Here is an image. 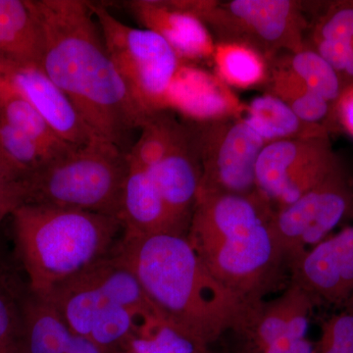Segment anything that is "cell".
Instances as JSON below:
<instances>
[{
  "label": "cell",
  "instance_id": "cell-18",
  "mask_svg": "<svg viewBox=\"0 0 353 353\" xmlns=\"http://www.w3.org/2000/svg\"><path fill=\"white\" fill-rule=\"evenodd\" d=\"M314 301L290 283L282 296L262 305L254 326L246 334L252 353H259L287 334L306 336Z\"/></svg>",
  "mask_w": 353,
  "mask_h": 353
},
{
  "label": "cell",
  "instance_id": "cell-24",
  "mask_svg": "<svg viewBox=\"0 0 353 353\" xmlns=\"http://www.w3.org/2000/svg\"><path fill=\"white\" fill-rule=\"evenodd\" d=\"M269 63L289 70L310 90L329 102L334 111V106L343 90L340 77L333 67L307 44L303 50L282 53Z\"/></svg>",
  "mask_w": 353,
  "mask_h": 353
},
{
  "label": "cell",
  "instance_id": "cell-23",
  "mask_svg": "<svg viewBox=\"0 0 353 353\" xmlns=\"http://www.w3.org/2000/svg\"><path fill=\"white\" fill-rule=\"evenodd\" d=\"M212 58L216 76L229 87L250 88L267 82L269 62L250 46L215 43Z\"/></svg>",
  "mask_w": 353,
  "mask_h": 353
},
{
  "label": "cell",
  "instance_id": "cell-19",
  "mask_svg": "<svg viewBox=\"0 0 353 353\" xmlns=\"http://www.w3.org/2000/svg\"><path fill=\"white\" fill-rule=\"evenodd\" d=\"M43 37L30 0H0V61L39 66Z\"/></svg>",
  "mask_w": 353,
  "mask_h": 353
},
{
  "label": "cell",
  "instance_id": "cell-7",
  "mask_svg": "<svg viewBox=\"0 0 353 353\" xmlns=\"http://www.w3.org/2000/svg\"><path fill=\"white\" fill-rule=\"evenodd\" d=\"M197 17L216 43L243 44L271 61L306 46L301 2L292 0H229L197 3Z\"/></svg>",
  "mask_w": 353,
  "mask_h": 353
},
{
  "label": "cell",
  "instance_id": "cell-33",
  "mask_svg": "<svg viewBox=\"0 0 353 353\" xmlns=\"http://www.w3.org/2000/svg\"><path fill=\"white\" fill-rule=\"evenodd\" d=\"M64 353H104L92 341L74 334L69 347Z\"/></svg>",
  "mask_w": 353,
  "mask_h": 353
},
{
  "label": "cell",
  "instance_id": "cell-9",
  "mask_svg": "<svg viewBox=\"0 0 353 353\" xmlns=\"http://www.w3.org/2000/svg\"><path fill=\"white\" fill-rule=\"evenodd\" d=\"M43 301L72 333L88 339L104 353L125 352L138 324L139 315L106 294L88 267L57 285Z\"/></svg>",
  "mask_w": 353,
  "mask_h": 353
},
{
  "label": "cell",
  "instance_id": "cell-3",
  "mask_svg": "<svg viewBox=\"0 0 353 353\" xmlns=\"http://www.w3.org/2000/svg\"><path fill=\"white\" fill-rule=\"evenodd\" d=\"M275 208L259 192L199 194L187 238L218 281L250 303L282 283L288 267L273 226Z\"/></svg>",
  "mask_w": 353,
  "mask_h": 353
},
{
  "label": "cell",
  "instance_id": "cell-21",
  "mask_svg": "<svg viewBox=\"0 0 353 353\" xmlns=\"http://www.w3.org/2000/svg\"><path fill=\"white\" fill-rule=\"evenodd\" d=\"M126 352L208 353V347L155 307L139 319Z\"/></svg>",
  "mask_w": 353,
  "mask_h": 353
},
{
  "label": "cell",
  "instance_id": "cell-25",
  "mask_svg": "<svg viewBox=\"0 0 353 353\" xmlns=\"http://www.w3.org/2000/svg\"><path fill=\"white\" fill-rule=\"evenodd\" d=\"M0 119L24 132L52 158L74 148L65 143L38 110L13 88L0 99Z\"/></svg>",
  "mask_w": 353,
  "mask_h": 353
},
{
  "label": "cell",
  "instance_id": "cell-2",
  "mask_svg": "<svg viewBox=\"0 0 353 353\" xmlns=\"http://www.w3.org/2000/svg\"><path fill=\"white\" fill-rule=\"evenodd\" d=\"M111 253L137 276L158 310L206 347L226 332L245 336L263 305L221 284L185 234L124 233Z\"/></svg>",
  "mask_w": 353,
  "mask_h": 353
},
{
  "label": "cell",
  "instance_id": "cell-16",
  "mask_svg": "<svg viewBox=\"0 0 353 353\" xmlns=\"http://www.w3.org/2000/svg\"><path fill=\"white\" fill-rule=\"evenodd\" d=\"M119 220L126 234H183L174 222L152 174L129 157Z\"/></svg>",
  "mask_w": 353,
  "mask_h": 353
},
{
  "label": "cell",
  "instance_id": "cell-1",
  "mask_svg": "<svg viewBox=\"0 0 353 353\" xmlns=\"http://www.w3.org/2000/svg\"><path fill=\"white\" fill-rule=\"evenodd\" d=\"M43 37L39 68L99 138L122 148L148 117L113 63L92 2L30 0Z\"/></svg>",
  "mask_w": 353,
  "mask_h": 353
},
{
  "label": "cell",
  "instance_id": "cell-26",
  "mask_svg": "<svg viewBox=\"0 0 353 353\" xmlns=\"http://www.w3.org/2000/svg\"><path fill=\"white\" fill-rule=\"evenodd\" d=\"M336 72L343 90L353 83V4L336 18L330 41H310L306 43Z\"/></svg>",
  "mask_w": 353,
  "mask_h": 353
},
{
  "label": "cell",
  "instance_id": "cell-8",
  "mask_svg": "<svg viewBox=\"0 0 353 353\" xmlns=\"http://www.w3.org/2000/svg\"><path fill=\"white\" fill-rule=\"evenodd\" d=\"M201 164L199 194L256 192L255 169L263 139L243 116L190 123Z\"/></svg>",
  "mask_w": 353,
  "mask_h": 353
},
{
  "label": "cell",
  "instance_id": "cell-22",
  "mask_svg": "<svg viewBox=\"0 0 353 353\" xmlns=\"http://www.w3.org/2000/svg\"><path fill=\"white\" fill-rule=\"evenodd\" d=\"M269 67L268 79L265 83L266 94L284 102L304 122L328 129L325 122L334 114L333 106L289 70L270 63Z\"/></svg>",
  "mask_w": 353,
  "mask_h": 353
},
{
  "label": "cell",
  "instance_id": "cell-13",
  "mask_svg": "<svg viewBox=\"0 0 353 353\" xmlns=\"http://www.w3.org/2000/svg\"><path fill=\"white\" fill-rule=\"evenodd\" d=\"M165 204L181 233L187 236L196 208L201 170L192 128L183 123L173 145L152 169Z\"/></svg>",
  "mask_w": 353,
  "mask_h": 353
},
{
  "label": "cell",
  "instance_id": "cell-29",
  "mask_svg": "<svg viewBox=\"0 0 353 353\" xmlns=\"http://www.w3.org/2000/svg\"><path fill=\"white\" fill-rule=\"evenodd\" d=\"M314 353H353V307L324 323Z\"/></svg>",
  "mask_w": 353,
  "mask_h": 353
},
{
  "label": "cell",
  "instance_id": "cell-30",
  "mask_svg": "<svg viewBox=\"0 0 353 353\" xmlns=\"http://www.w3.org/2000/svg\"><path fill=\"white\" fill-rule=\"evenodd\" d=\"M23 204L20 181H12L0 173V223Z\"/></svg>",
  "mask_w": 353,
  "mask_h": 353
},
{
  "label": "cell",
  "instance_id": "cell-5",
  "mask_svg": "<svg viewBox=\"0 0 353 353\" xmlns=\"http://www.w3.org/2000/svg\"><path fill=\"white\" fill-rule=\"evenodd\" d=\"M127 171V152L111 141L95 138L21 180L23 204L79 209L119 219Z\"/></svg>",
  "mask_w": 353,
  "mask_h": 353
},
{
  "label": "cell",
  "instance_id": "cell-36",
  "mask_svg": "<svg viewBox=\"0 0 353 353\" xmlns=\"http://www.w3.org/2000/svg\"><path fill=\"white\" fill-rule=\"evenodd\" d=\"M121 353H132L131 352H121Z\"/></svg>",
  "mask_w": 353,
  "mask_h": 353
},
{
  "label": "cell",
  "instance_id": "cell-12",
  "mask_svg": "<svg viewBox=\"0 0 353 353\" xmlns=\"http://www.w3.org/2000/svg\"><path fill=\"white\" fill-rule=\"evenodd\" d=\"M290 283L314 303L353 307V226L328 236L290 264Z\"/></svg>",
  "mask_w": 353,
  "mask_h": 353
},
{
  "label": "cell",
  "instance_id": "cell-20",
  "mask_svg": "<svg viewBox=\"0 0 353 353\" xmlns=\"http://www.w3.org/2000/svg\"><path fill=\"white\" fill-rule=\"evenodd\" d=\"M243 117L266 143L328 134L327 128L304 122L284 102L269 94L255 97L245 105Z\"/></svg>",
  "mask_w": 353,
  "mask_h": 353
},
{
  "label": "cell",
  "instance_id": "cell-15",
  "mask_svg": "<svg viewBox=\"0 0 353 353\" xmlns=\"http://www.w3.org/2000/svg\"><path fill=\"white\" fill-rule=\"evenodd\" d=\"M126 4L137 20L166 39L179 57H212L214 39L205 24L192 13V1L134 0Z\"/></svg>",
  "mask_w": 353,
  "mask_h": 353
},
{
  "label": "cell",
  "instance_id": "cell-27",
  "mask_svg": "<svg viewBox=\"0 0 353 353\" xmlns=\"http://www.w3.org/2000/svg\"><path fill=\"white\" fill-rule=\"evenodd\" d=\"M0 148L19 172L21 180L53 159L36 141L2 119H0Z\"/></svg>",
  "mask_w": 353,
  "mask_h": 353
},
{
  "label": "cell",
  "instance_id": "cell-14",
  "mask_svg": "<svg viewBox=\"0 0 353 353\" xmlns=\"http://www.w3.org/2000/svg\"><path fill=\"white\" fill-rule=\"evenodd\" d=\"M11 87L38 110L65 143L82 146L99 137L90 129L68 97L39 66H9Z\"/></svg>",
  "mask_w": 353,
  "mask_h": 353
},
{
  "label": "cell",
  "instance_id": "cell-6",
  "mask_svg": "<svg viewBox=\"0 0 353 353\" xmlns=\"http://www.w3.org/2000/svg\"><path fill=\"white\" fill-rule=\"evenodd\" d=\"M102 38L134 101L150 115L169 104L180 59L168 41L152 30L121 22L102 4L92 2Z\"/></svg>",
  "mask_w": 353,
  "mask_h": 353
},
{
  "label": "cell",
  "instance_id": "cell-35",
  "mask_svg": "<svg viewBox=\"0 0 353 353\" xmlns=\"http://www.w3.org/2000/svg\"><path fill=\"white\" fill-rule=\"evenodd\" d=\"M12 90L7 77V64L0 61V99Z\"/></svg>",
  "mask_w": 353,
  "mask_h": 353
},
{
  "label": "cell",
  "instance_id": "cell-37",
  "mask_svg": "<svg viewBox=\"0 0 353 353\" xmlns=\"http://www.w3.org/2000/svg\"><path fill=\"white\" fill-rule=\"evenodd\" d=\"M0 353H12V352H0Z\"/></svg>",
  "mask_w": 353,
  "mask_h": 353
},
{
  "label": "cell",
  "instance_id": "cell-34",
  "mask_svg": "<svg viewBox=\"0 0 353 353\" xmlns=\"http://www.w3.org/2000/svg\"><path fill=\"white\" fill-rule=\"evenodd\" d=\"M0 173L12 181H21V175L15 166L7 158L6 153L0 148Z\"/></svg>",
  "mask_w": 353,
  "mask_h": 353
},
{
  "label": "cell",
  "instance_id": "cell-11",
  "mask_svg": "<svg viewBox=\"0 0 353 353\" xmlns=\"http://www.w3.org/2000/svg\"><path fill=\"white\" fill-rule=\"evenodd\" d=\"M353 208L350 179L339 166L319 185L289 205L276 209L273 226L288 267L328 238Z\"/></svg>",
  "mask_w": 353,
  "mask_h": 353
},
{
  "label": "cell",
  "instance_id": "cell-28",
  "mask_svg": "<svg viewBox=\"0 0 353 353\" xmlns=\"http://www.w3.org/2000/svg\"><path fill=\"white\" fill-rule=\"evenodd\" d=\"M0 267V352L15 353L22 329L23 301H18Z\"/></svg>",
  "mask_w": 353,
  "mask_h": 353
},
{
  "label": "cell",
  "instance_id": "cell-31",
  "mask_svg": "<svg viewBox=\"0 0 353 353\" xmlns=\"http://www.w3.org/2000/svg\"><path fill=\"white\" fill-rule=\"evenodd\" d=\"M315 345L306 336L287 334L259 353H314Z\"/></svg>",
  "mask_w": 353,
  "mask_h": 353
},
{
  "label": "cell",
  "instance_id": "cell-10",
  "mask_svg": "<svg viewBox=\"0 0 353 353\" xmlns=\"http://www.w3.org/2000/svg\"><path fill=\"white\" fill-rule=\"evenodd\" d=\"M329 134L267 143L257 159L255 187L274 208L289 205L340 166Z\"/></svg>",
  "mask_w": 353,
  "mask_h": 353
},
{
  "label": "cell",
  "instance_id": "cell-4",
  "mask_svg": "<svg viewBox=\"0 0 353 353\" xmlns=\"http://www.w3.org/2000/svg\"><path fill=\"white\" fill-rule=\"evenodd\" d=\"M11 216L30 292L41 299L108 256L123 228L111 216L48 204H22Z\"/></svg>",
  "mask_w": 353,
  "mask_h": 353
},
{
  "label": "cell",
  "instance_id": "cell-17",
  "mask_svg": "<svg viewBox=\"0 0 353 353\" xmlns=\"http://www.w3.org/2000/svg\"><path fill=\"white\" fill-rule=\"evenodd\" d=\"M168 101L179 104L194 121L241 117L245 110V104L241 103L220 78L197 70H179Z\"/></svg>",
  "mask_w": 353,
  "mask_h": 353
},
{
  "label": "cell",
  "instance_id": "cell-32",
  "mask_svg": "<svg viewBox=\"0 0 353 353\" xmlns=\"http://www.w3.org/2000/svg\"><path fill=\"white\" fill-rule=\"evenodd\" d=\"M334 114L343 129L353 137V83L341 92L334 106Z\"/></svg>",
  "mask_w": 353,
  "mask_h": 353
}]
</instances>
